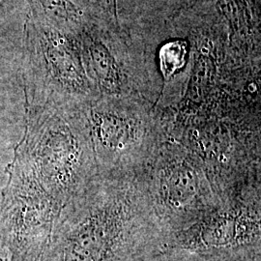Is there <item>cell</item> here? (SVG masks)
<instances>
[{"instance_id": "obj_1", "label": "cell", "mask_w": 261, "mask_h": 261, "mask_svg": "<svg viewBox=\"0 0 261 261\" xmlns=\"http://www.w3.org/2000/svg\"><path fill=\"white\" fill-rule=\"evenodd\" d=\"M163 247L140 176L98 175L59 210L39 261H143Z\"/></svg>"}, {"instance_id": "obj_2", "label": "cell", "mask_w": 261, "mask_h": 261, "mask_svg": "<svg viewBox=\"0 0 261 261\" xmlns=\"http://www.w3.org/2000/svg\"><path fill=\"white\" fill-rule=\"evenodd\" d=\"M84 108L27 111L16 152L60 209L99 175Z\"/></svg>"}, {"instance_id": "obj_3", "label": "cell", "mask_w": 261, "mask_h": 261, "mask_svg": "<svg viewBox=\"0 0 261 261\" xmlns=\"http://www.w3.org/2000/svg\"><path fill=\"white\" fill-rule=\"evenodd\" d=\"M140 177L164 232L162 251L224 205L203 161L168 135Z\"/></svg>"}, {"instance_id": "obj_4", "label": "cell", "mask_w": 261, "mask_h": 261, "mask_svg": "<svg viewBox=\"0 0 261 261\" xmlns=\"http://www.w3.org/2000/svg\"><path fill=\"white\" fill-rule=\"evenodd\" d=\"M84 112L101 176L140 175L168 136L155 105L144 98L99 97Z\"/></svg>"}, {"instance_id": "obj_5", "label": "cell", "mask_w": 261, "mask_h": 261, "mask_svg": "<svg viewBox=\"0 0 261 261\" xmlns=\"http://www.w3.org/2000/svg\"><path fill=\"white\" fill-rule=\"evenodd\" d=\"M23 82L27 111L82 109L99 98L89 81L79 38L28 15Z\"/></svg>"}, {"instance_id": "obj_6", "label": "cell", "mask_w": 261, "mask_h": 261, "mask_svg": "<svg viewBox=\"0 0 261 261\" xmlns=\"http://www.w3.org/2000/svg\"><path fill=\"white\" fill-rule=\"evenodd\" d=\"M59 210L16 154L0 208V259L39 261Z\"/></svg>"}, {"instance_id": "obj_7", "label": "cell", "mask_w": 261, "mask_h": 261, "mask_svg": "<svg viewBox=\"0 0 261 261\" xmlns=\"http://www.w3.org/2000/svg\"><path fill=\"white\" fill-rule=\"evenodd\" d=\"M77 38L86 74L99 97H140L154 103L157 84L121 25L95 21Z\"/></svg>"}, {"instance_id": "obj_8", "label": "cell", "mask_w": 261, "mask_h": 261, "mask_svg": "<svg viewBox=\"0 0 261 261\" xmlns=\"http://www.w3.org/2000/svg\"><path fill=\"white\" fill-rule=\"evenodd\" d=\"M259 195L260 188H256L234 198L199 224L179 234L165 250L237 252L261 248Z\"/></svg>"}, {"instance_id": "obj_9", "label": "cell", "mask_w": 261, "mask_h": 261, "mask_svg": "<svg viewBox=\"0 0 261 261\" xmlns=\"http://www.w3.org/2000/svg\"><path fill=\"white\" fill-rule=\"evenodd\" d=\"M27 2L32 18L76 36L96 21L84 0H27Z\"/></svg>"}, {"instance_id": "obj_10", "label": "cell", "mask_w": 261, "mask_h": 261, "mask_svg": "<svg viewBox=\"0 0 261 261\" xmlns=\"http://www.w3.org/2000/svg\"><path fill=\"white\" fill-rule=\"evenodd\" d=\"M143 261H261V248L237 252H196L170 249L157 252Z\"/></svg>"}, {"instance_id": "obj_11", "label": "cell", "mask_w": 261, "mask_h": 261, "mask_svg": "<svg viewBox=\"0 0 261 261\" xmlns=\"http://www.w3.org/2000/svg\"><path fill=\"white\" fill-rule=\"evenodd\" d=\"M96 21L119 27L116 0H84Z\"/></svg>"}, {"instance_id": "obj_12", "label": "cell", "mask_w": 261, "mask_h": 261, "mask_svg": "<svg viewBox=\"0 0 261 261\" xmlns=\"http://www.w3.org/2000/svg\"><path fill=\"white\" fill-rule=\"evenodd\" d=\"M0 261H3V260H1V259H0Z\"/></svg>"}]
</instances>
